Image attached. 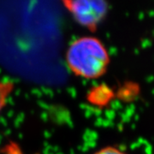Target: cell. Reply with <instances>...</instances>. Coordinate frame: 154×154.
Listing matches in <instances>:
<instances>
[{"mask_svg": "<svg viewBox=\"0 0 154 154\" xmlns=\"http://www.w3.org/2000/svg\"><path fill=\"white\" fill-rule=\"evenodd\" d=\"M66 59L74 74L85 79H95L105 74L110 57L99 39L86 36L72 42L67 51Z\"/></svg>", "mask_w": 154, "mask_h": 154, "instance_id": "6da1fadb", "label": "cell"}, {"mask_svg": "<svg viewBox=\"0 0 154 154\" xmlns=\"http://www.w3.org/2000/svg\"><path fill=\"white\" fill-rule=\"evenodd\" d=\"M69 10L79 24L93 29L106 16L108 5L105 0H70Z\"/></svg>", "mask_w": 154, "mask_h": 154, "instance_id": "7a4b0ae2", "label": "cell"}, {"mask_svg": "<svg viewBox=\"0 0 154 154\" xmlns=\"http://www.w3.org/2000/svg\"><path fill=\"white\" fill-rule=\"evenodd\" d=\"M13 85L8 82H0V111L5 106L7 98L11 94Z\"/></svg>", "mask_w": 154, "mask_h": 154, "instance_id": "3957f363", "label": "cell"}, {"mask_svg": "<svg viewBox=\"0 0 154 154\" xmlns=\"http://www.w3.org/2000/svg\"><path fill=\"white\" fill-rule=\"evenodd\" d=\"M94 154H126L125 152H123L122 151L119 150L118 148L116 147H112V146H108L105 148L101 149L98 151L96 153Z\"/></svg>", "mask_w": 154, "mask_h": 154, "instance_id": "277c9868", "label": "cell"}]
</instances>
